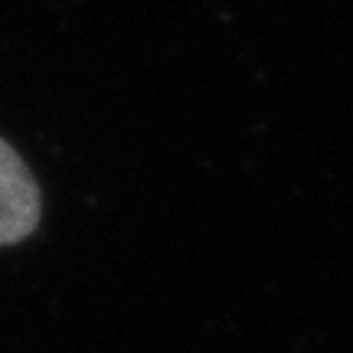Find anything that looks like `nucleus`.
Segmentation results:
<instances>
[{"mask_svg":"<svg viewBox=\"0 0 353 353\" xmlns=\"http://www.w3.org/2000/svg\"><path fill=\"white\" fill-rule=\"evenodd\" d=\"M43 216L37 176L30 174L23 157L0 138V245H17L33 236Z\"/></svg>","mask_w":353,"mask_h":353,"instance_id":"nucleus-1","label":"nucleus"}]
</instances>
